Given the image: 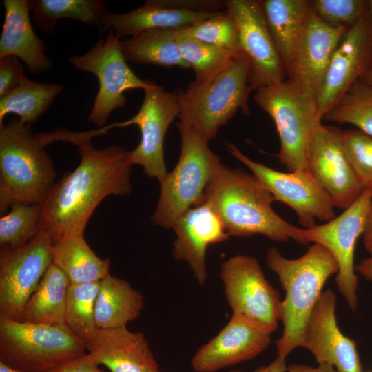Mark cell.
Instances as JSON below:
<instances>
[{
	"label": "cell",
	"mask_w": 372,
	"mask_h": 372,
	"mask_svg": "<svg viewBox=\"0 0 372 372\" xmlns=\"http://www.w3.org/2000/svg\"><path fill=\"white\" fill-rule=\"evenodd\" d=\"M120 47L126 61L191 69L181 56L174 37V29L147 30L120 40Z\"/></svg>",
	"instance_id": "obj_29"
},
{
	"label": "cell",
	"mask_w": 372,
	"mask_h": 372,
	"mask_svg": "<svg viewBox=\"0 0 372 372\" xmlns=\"http://www.w3.org/2000/svg\"><path fill=\"white\" fill-rule=\"evenodd\" d=\"M180 154L174 169L159 181L160 196L151 220L165 229L189 209L203 203L205 189L222 163L196 129L180 132Z\"/></svg>",
	"instance_id": "obj_7"
},
{
	"label": "cell",
	"mask_w": 372,
	"mask_h": 372,
	"mask_svg": "<svg viewBox=\"0 0 372 372\" xmlns=\"http://www.w3.org/2000/svg\"><path fill=\"white\" fill-rule=\"evenodd\" d=\"M179 113L177 93L154 83L144 90V99L137 114L127 121L113 123L114 127L132 125L139 127L141 140L135 149L128 151L129 162L141 165L147 176L158 181L167 174L163 153L165 136Z\"/></svg>",
	"instance_id": "obj_14"
},
{
	"label": "cell",
	"mask_w": 372,
	"mask_h": 372,
	"mask_svg": "<svg viewBox=\"0 0 372 372\" xmlns=\"http://www.w3.org/2000/svg\"><path fill=\"white\" fill-rule=\"evenodd\" d=\"M85 349L98 365H105L111 372H159L144 334L131 332L126 327L98 328Z\"/></svg>",
	"instance_id": "obj_22"
},
{
	"label": "cell",
	"mask_w": 372,
	"mask_h": 372,
	"mask_svg": "<svg viewBox=\"0 0 372 372\" xmlns=\"http://www.w3.org/2000/svg\"><path fill=\"white\" fill-rule=\"evenodd\" d=\"M3 4L5 19L0 37V57L19 58L33 75L49 70L53 62L45 55L46 47L32 27L29 1L5 0Z\"/></svg>",
	"instance_id": "obj_23"
},
{
	"label": "cell",
	"mask_w": 372,
	"mask_h": 372,
	"mask_svg": "<svg viewBox=\"0 0 372 372\" xmlns=\"http://www.w3.org/2000/svg\"><path fill=\"white\" fill-rule=\"evenodd\" d=\"M43 372H103L87 353L68 359Z\"/></svg>",
	"instance_id": "obj_40"
},
{
	"label": "cell",
	"mask_w": 372,
	"mask_h": 372,
	"mask_svg": "<svg viewBox=\"0 0 372 372\" xmlns=\"http://www.w3.org/2000/svg\"><path fill=\"white\" fill-rule=\"evenodd\" d=\"M63 89L61 85L38 83L25 76L17 87L0 97V125L6 115L15 114L22 123L31 125Z\"/></svg>",
	"instance_id": "obj_30"
},
{
	"label": "cell",
	"mask_w": 372,
	"mask_h": 372,
	"mask_svg": "<svg viewBox=\"0 0 372 372\" xmlns=\"http://www.w3.org/2000/svg\"><path fill=\"white\" fill-rule=\"evenodd\" d=\"M368 12L372 22V0L368 1Z\"/></svg>",
	"instance_id": "obj_47"
},
{
	"label": "cell",
	"mask_w": 372,
	"mask_h": 372,
	"mask_svg": "<svg viewBox=\"0 0 372 372\" xmlns=\"http://www.w3.org/2000/svg\"><path fill=\"white\" fill-rule=\"evenodd\" d=\"M70 282L54 263L26 302L21 322L66 327V297Z\"/></svg>",
	"instance_id": "obj_28"
},
{
	"label": "cell",
	"mask_w": 372,
	"mask_h": 372,
	"mask_svg": "<svg viewBox=\"0 0 372 372\" xmlns=\"http://www.w3.org/2000/svg\"><path fill=\"white\" fill-rule=\"evenodd\" d=\"M240 50L249 62V84L254 91L285 81V68L271 37L260 1L227 0Z\"/></svg>",
	"instance_id": "obj_15"
},
{
	"label": "cell",
	"mask_w": 372,
	"mask_h": 372,
	"mask_svg": "<svg viewBox=\"0 0 372 372\" xmlns=\"http://www.w3.org/2000/svg\"><path fill=\"white\" fill-rule=\"evenodd\" d=\"M100 282L70 283L68 289L65 324L70 332L85 344L98 329L95 322V305Z\"/></svg>",
	"instance_id": "obj_33"
},
{
	"label": "cell",
	"mask_w": 372,
	"mask_h": 372,
	"mask_svg": "<svg viewBox=\"0 0 372 372\" xmlns=\"http://www.w3.org/2000/svg\"><path fill=\"white\" fill-rule=\"evenodd\" d=\"M363 235V241L366 250L372 256V200H371Z\"/></svg>",
	"instance_id": "obj_42"
},
{
	"label": "cell",
	"mask_w": 372,
	"mask_h": 372,
	"mask_svg": "<svg viewBox=\"0 0 372 372\" xmlns=\"http://www.w3.org/2000/svg\"><path fill=\"white\" fill-rule=\"evenodd\" d=\"M144 307L143 296L129 282L110 274L100 282L95 305L99 329L126 327L136 319Z\"/></svg>",
	"instance_id": "obj_27"
},
{
	"label": "cell",
	"mask_w": 372,
	"mask_h": 372,
	"mask_svg": "<svg viewBox=\"0 0 372 372\" xmlns=\"http://www.w3.org/2000/svg\"><path fill=\"white\" fill-rule=\"evenodd\" d=\"M287 366L286 358L277 356L270 364L267 366H260L253 372H286ZM230 372H243L238 370H233Z\"/></svg>",
	"instance_id": "obj_43"
},
{
	"label": "cell",
	"mask_w": 372,
	"mask_h": 372,
	"mask_svg": "<svg viewBox=\"0 0 372 372\" xmlns=\"http://www.w3.org/2000/svg\"><path fill=\"white\" fill-rule=\"evenodd\" d=\"M346 156L360 183L372 188V137L360 130L340 131Z\"/></svg>",
	"instance_id": "obj_37"
},
{
	"label": "cell",
	"mask_w": 372,
	"mask_h": 372,
	"mask_svg": "<svg viewBox=\"0 0 372 372\" xmlns=\"http://www.w3.org/2000/svg\"><path fill=\"white\" fill-rule=\"evenodd\" d=\"M340 131L322 122L316 126L309 146L308 169L330 196L334 206L346 209L365 188L346 156Z\"/></svg>",
	"instance_id": "obj_17"
},
{
	"label": "cell",
	"mask_w": 372,
	"mask_h": 372,
	"mask_svg": "<svg viewBox=\"0 0 372 372\" xmlns=\"http://www.w3.org/2000/svg\"><path fill=\"white\" fill-rule=\"evenodd\" d=\"M24 66L14 56L0 57V97L17 87L23 77Z\"/></svg>",
	"instance_id": "obj_39"
},
{
	"label": "cell",
	"mask_w": 372,
	"mask_h": 372,
	"mask_svg": "<svg viewBox=\"0 0 372 372\" xmlns=\"http://www.w3.org/2000/svg\"><path fill=\"white\" fill-rule=\"evenodd\" d=\"M68 62L76 68L94 74L99 83L98 92L87 121L105 127L112 112L127 103L124 92L129 89L145 90L154 83L138 78L127 65L113 32L99 39L81 56H72Z\"/></svg>",
	"instance_id": "obj_10"
},
{
	"label": "cell",
	"mask_w": 372,
	"mask_h": 372,
	"mask_svg": "<svg viewBox=\"0 0 372 372\" xmlns=\"http://www.w3.org/2000/svg\"><path fill=\"white\" fill-rule=\"evenodd\" d=\"M287 372H338L329 364H318L313 367L306 364H293L287 366Z\"/></svg>",
	"instance_id": "obj_41"
},
{
	"label": "cell",
	"mask_w": 372,
	"mask_h": 372,
	"mask_svg": "<svg viewBox=\"0 0 372 372\" xmlns=\"http://www.w3.org/2000/svg\"><path fill=\"white\" fill-rule=\"evenodd\" d=\"M322 119L353 125L372 137V87L357 81Z\"/></svg>",
	"instance_id": "obj_34"
},
{
	"label": "cell",
	"mask_w": 372,
	"mask_h": 372,
	"mask_svg": "<svg viewBox=\"0 0 372 372\" xmlns=\"http://www.w3.org/2000/svg\"><path fill=\"white\" fill-rule=\"evenodd\" d=\"M160 372V371H159Z\"/></svg>",
	"instance_id": "obj_48"
},
{
	"label": "cell",
	"mask_w": 372,
	"mask_h": 372,
	"mask_svg": "<svg viewBox=\"0 0 372 372\" xmlns=\"http://www.w3.org/2000/svg\"><path fill=\"white\" fill-rule=\"evenodd\" d=\"M255 103L273 119L280 147L276 156L290 172L307 169L311 140L322 122L317 99L290 80L255 91Z\"/></svg>",
	"instance_id": "obj_6"
},
{
	"label": "cell",
	"mask_w": 372,
	"mask_h": 372,
	"mask_svg": "<svg viewBox=\"0 0 372 372\" xmlns=\"http://www.w3.org/2000/svg\"><path fill=\"white\" fill-rule=\"evenodd\" d=\"M249 60L242 53L210 80H194L185 90L179 89V132L196 129L209 142L238 110L248 114V98L254 91L249 84Z\"/></svg>",
	"instance_id": "obj_5"
},
{
	"label": "cell",
	"mask_w": 372,
	"mask_h": 372,
	"mask_svg": "<svg viewBox=\"0 0 372 372\" xmlns=\"http://www.w3.org/2000/svg\"><path fill=\"white\" fill-rule=\"evenodd\" d=\"M347 30L327 24L311 8L289 80L317 99L332 56Z\"/></svg>",
	"instance_id": "obj_21"
},
{
	"label": "cell",
	"mask_w": 372,
	"mask_h": 372,
	"mask_svg": "<svg viewBox=\"0 0 372 372\" xmlns=\"http://www.w3.org/2000/svg\"><path fill=\"white\" fill-rule=\"evenodd\" d=\"M0 372H21L17 369H14L8 365L6 364L3 362L0 361Z\"/></svg>",
	"instance_id": "obj_46"
},
{
	"label": "cell",
	"mask_w": 372,
	"mask_h": 372,
	"mask_svg": "<svg viewBox=\"0 0 372 372\" xmlns=\"http://www.w3.org/2000/svg\"><path fill=\"white\" fill-rule=\"evenodd\" d=\"M50 132L34 134L19 118L0 125V211L17 203L41 204L56 183L54 163L45 147Z\"/></svg>",
	"instance_id": "obj_4"
},
{
	"label": "cell",
	"mask_w": 372,
	"mask_h": 372,
	"mask_svg": "<svg viewBox=\"0 0 372 372\" xmlns=\"http://www.w3.org/2000/svg\"><path fill=\"white\" fill-rule=\"evenodd\" d=\"M372 188H365L359 198L338 216L326 223L304 229L305 244L322 245L333 256L338 265L335 282L349 308H358V276L354 266L356 242L364 232Z\"/></svg>",
	"instance_id": "obj_11"
},
{
	"label": "cell",
	"mask_w": 372,
	"mask_h": 372,
	"mask_svg": "<svg viewBox=\"0 0 372 372\" xmlns=\"http://www.w3.org/2000/svg\"><path fill=\"white\" fill-rule=\"evenodd\" d=\"M271 342V333L231 316L228 323L193 355L190 365L196 372H215L262 353Z\"/></svg>",
	"instance_id": "obj_19"
},
{
	"label": "cell",
	"mask_w": 372,
	"mask_h": 372,
	"mask_svg": "<svg viewBox=\"0 0 372 372\" xmlns=\"http://www.w3.org/2000/svg\"><path fill=\"white\" fill-rule=\"evenodd\" d=\"M52 241V263L66 275L70 283L98 282L110 275V260L97 256L83 234L67 236Z\"/></svg>",
	"instance_id": "obj_26"
},
{
	"label": "cell",
	"mask_w": 372,
	"mask_h": 372,
	"mask_svg": "<svg viewBox=\"0 0 372 372\" xmlns=\"http://www.w3.org/2000/svg\"><path fill=\"white\" fill-rule=\"evenodd\" d=\"M29 8L36 26L46 34L53 33L63 18L101 28L108 10L100 0H30Z\"/></svg>",
	"instance_id": "obj_31"
},
{
	"label": "cell",
	"mask_w": 372,
	"mask_h": 372,
	"mask_svg": "<svg viewBox=\"0 0 372 372\" xmlns=\"http://www.w3.org/2000/svg\"><path fill=\"white\" fill-rule=\"evenodd\" d=\"M310 6L313 12L327 24L347 29L368 12V1L363 0H315L311 1Z\"/></svg>",
	"instance_id": "obj_38"
},
{
	"label": "cell",
	"mask_w": 372,
	"mask_h": 372,
	"mask_svg": "<svg viewBox=\"0 0 372 372\" xmlns=\"http://www.w3.org/2000/svg\"><path fill=\"white\" fill-rule=\"evenodd\" d=\"M360 80L372 87V66Z\"/></svg>",
	"instance_id": "obj_45"
},
{
	"label": "cell",
	"mask_w": 372,
	"mask_h": 372,
	"mask_svg": "<svg viewBox=\"0 0 372 372\" xmlns=\"http://www.w3.org/2000/svg\"><path fill=\"white\" fill-rule=\"evenodd\" d=\"M225 145L267 187L274 201L284 203L294 210L305 229L314 226L316 219L327 222L335 217L332 200L308 169L278 172L251 160L231 143L225 141Z\"/></svg>",
	"instance_id": "obj_13"
},
{
	"label": "cell",
	"mask_w": 372,
	"mask_h": 372,
	"mask_svg": "<svg viewBox=\"0 0 372 372\" xmlns=\"http://www.w3.org/2000/svg\"><path fill=\"white\" fill-rule=\"evenodd\" d=\"M273 201L255 175L223 164L207 185L203 200L215 210L229 236L261 234L276 242L291 238L305 244L304 229L280 217L272 209Z\"/></svg>",
	"instance_id": "obj_2"
},
{
	"label": "cell",
	"mask_w": 372,
	"mask_h": 372,
	"mask_svg": "<svg viewBox=\"0 0 372 372\" xmlns=\"http://www.w3.org/2000/svg\"><path fill=\"white\" fill-rule=\"evenodd\" d=\"M67 327L0 318V361L21 372H43L86 353Z\"/></svg>",
	"instance_id": "obj_8"
},
{
	"label": "cell",
	"mask_w": 372,
	"mask_h": 372,
	"mask_svg": "<svg viewBox=\"0 0 372 372\" xmlns=\"http://www.w3.org/2000/svg\"><path fill=\"white\" fill-rule=\"evenodd\" d=\"M99 130L84 132L76 141L81 159L73 172L56 182L41 204V229L52 240L67 236L83 234L97 205L110 195L125 196L132 191V165L128 151L118 145L103 149L91 144Z\"/></svg>",
	"instance_id": "obj_1"
},
{
	"label": "cell",
	"mask_w": 372,
	"mask_h": 372,
	"mask_svg": "<svg viewBox=\"0 0 372 372\" xmlns=\"http://www.w3.org/2000/svg\"><path fill=\"white\" fill-rule=\"evenodd\" d=\"M0 218L1 248L16 249L31 240L41 230L39 203H17Z\"/></svg>",
	"instance_id": "obj_35"
},
{
	"label": "cell",
	"mask_w": 372,
	"mask_h": 372,
	"mask_svg": "<svg viewBox=\"0 0 372 372\" xmlns=\"http://www.w3.org/2000/svg\"><path fill=\"white\" fill-rule=\"evenodd\" d=\"M266 263L277 274L285 293L280 316L283 331L276 347L277 356L287 358L296 348L302 347L307 319L328 278L338 273V265L330 251L317 243L296 259L287 258L278 249L269 248Z\"/></svg>",
	"instance_id": "obj_3"
},
{
	"label": "cell",
	"mask_w": 372,
	"mask_h": 372,
	"mask_svg": "<svg viewBox=\"0 0 372 372\" xmlns=\"http://www.w3.org/2000/svg\"><path fill=\"white\" fill-rule=\"evenodd\" d=\"M220 277L232 316L271 333L278 328L281 300L267 280L258 261L236 255L221 265Z\"/></svg>",
	"instance_id": "obj_9"
},
{
	"label": "cell",
	"mask_w": 372,
	"mask_h": 372,
	"mask_svg": "<svg viewBox=\"0 0 372 372\" xmlns=\"http://www.w3.org/2000/svg\"><path fill=\"white\" fill-rule=\"evenodd\" d=\"M267 26L289 74L311 10L306 0L260 1Z\"/></svg>",
	"instance_id": "obj_25"
},
{
	"label": "cell",
	"mask_w": 372,
	"mask_h": 372,
	"mask_svg": "<svg viewBox=\"0 0 372 372\" xmlns=\"http://www.w3.org/2000/svg\"><path fill=\"white\" fill-rule=\"evenodd\" d=\"M372 66V22L367 12L349 28L335 50L317 97L324 116Z\"/></svg>",
	"instance_id": "obj_16"
},
{
	"label": "cell",
	"mask_w": 372,
	"mask_h": 372,
	"mask_svg": "<svg viewBox=\"0 0 372 372\" xmlns=\"http://www.w3.org/2000/svg\"><path fill=\"white\" fill-rule=\"evenodd\" d=\"M336 296L323 291L306 322L302 347L309 350L318 364H329L338 372H362V362L354 340L338 327Z\"/></svg>",
	"instance_id": "obj_18"
},
{
	"label": "cell",
	"mask_w": 372,
	"mask_h": 372,
	"mask_svg": "<svg viewBox=\"0 0 372 372\" xmlns=\"http://www.w3.org/2000/svg\"><path fill=\"white\" fill-rule=\"evenodd\" d=\"M176 234L172 254L189 265L196 282L203 286L207 278L205 254L208 246L227 240L229 236L219 216L203 202L183 213L172 227Z\"/></svg>",
	"instance_id": "obj_20"
},
{
	"label": "cell",
	"mask_w": 372,
	"mask_h": 372,
	"mask_svg": "<svg viewBox=\"0 0 372 372\" xmlns=\"http://www.w3.org/2000/svg\"><path fill=\"white\" fill-rule=\"evenodd\" d=\"M183 59L193 69L195 81L205 82L225 70L242 52H234L200 41L189 35L184 28L174 29Z\"/></svg>",
	"instance_id": "obj_32"
},
{
	"label": "cell",
	"mask_w": 372,
	"mask_h": 372,
	"mask_svg": "<svg viewBox=\"0 0 372 372\" xmlns=\"http://www.w3.org/2000/svg\"><path fill=\"white\" fill-rule=\"evenodd\" d=\"M216 14L167 8L163 6L158 0H147L142 6L125 13L118 14L107 10L103 15L101 29L113 32L120 39L125 37H134L151 29L187 28Z\"/></svg>",
	"instance_id": "obj_24"
},
{
	"label": "cell",
	"mask_w": 372,
	"mask_h": 372,
	"mask_svg": "<svg viewBox=\"0 0 372 372\" xmlns=\"http://www.w3.org/2000/svg\"><path fill=\"white\" fill-rule=\"evenodd\" d=\"M184 30L200 41L234 52H242L236 23L226 10L218 12L198 23L184 28Z\"/></svg>",
	"instance_id": "obj_36"
},
{
	"label": "cell",
	"mask_w": 372,
	"mask_h": 372,
	"mask_svg": "<svg viewBox=\"0 0 372 372\" xmlns=\"http://www.w3.org/2000/svg\"><path fill=\"white\" fill-rule=\"evenodd\" d=\"M52 238L45 230L16 248H1L0 318L20 320L23 308L52 263Z\"/></svg>",
	"instance_id": "obj_12"
},
{
	"label": "cell",
	"mask_w": 372,
	"mask_h": 372,
	"mask_svg": "<svg viewBox=\"0 0 372 372\" xmlns=\"http://www.w3.org/2000/svg\"><path fill=\"white\" fill-rule=\"evenodd\" d=\"M355 270L367 280H372V256L362 259L355 267Z\"/></svg>",
	"instance_id": "obj_44"
}]
</instances>
